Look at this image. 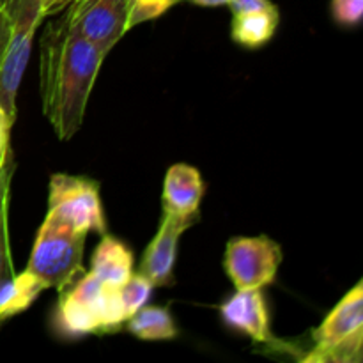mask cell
I'll list each match as a JSON object with an SVG mask.
<instances>
[{"label":"cell","instance_id":"obj_20","mask_svg":"<svg viewBox=\"0 0 363 363\" xmlns=\"http://www.w3.org/2000/svg\"><path fill=\"white\" fill-rule=\"evenodd\" d=\"M11 32H13V11L11 0H0V64H2L6 48L9 45Z\"/></svg>","mask_w":363,"mask_h":363},{"label":"cell","instance_id":"obj_11","mask_svg":"<svg viewBox=\"0 0 363 363\" xmlns=\"http://www.w3.org/2000/svg\"><path fill=\"white\" fill-rule=\"evenodd\" d=\"M206 184L201 172L188 163H174L165 174L162 190L163 213L174 216H201L199 208Z\"/></svg>","mask_w":363,"mask_h":363},{"label":"cell","instance_id":"obj_4","mask_svg":"<svg viewBox=\"0 0 363 363\" xmlns=\"http://www.w3.org/2000/svg\"><path fill=\"white\" fill-rule=\"evenodd\" d=\"M314 347L303 362L360 363L363 346V284L358 280L312 332Z\"/></svg>","mask_w":363,"mask_h":363},{"label":"cell","instance_id":"obj_6","mask_svg":"<svg viewBox=\"0 0 363 363\" xmlns=\"http://www.w3.org/2000/svg\"><path fill=\"white\" fill-rule=\"evenodd\" d=\"M46 216L85 234L106 233L99 184L84 176L53 174L50 177Z\"/></svg>","mask_w":363,"mask_h":363},{"label":"cell","instance_id":"obj_16","mask_svg":"<svg viewBox=\"0 0 363 363\" xmlns=\"http://www.w3.org/2000/svg\"><path fill=\"white\" fill-rule=\"evenodd\" d=\"M14 163L7 160L0 170V287L14 277L13 255H11L9 240V202H11V183H13Z\"/></svg>","mask_w":363,"mask_h":363},{"label":"cell","instance_id":"obj_13","mask_svg":"<svg viewBox=\"0 0 363 363\" xmlns=\"http://www.w3.org/2000/svg\"><path fill=\"white\" fill-rule=\"evenodd\" d=\"M279 7L252 13L233 14L230 23V38L240 46L248 50H259L268 45L279 27Z\"/></svg>","mask_w":363,"mask_h":363},{"label":"cell","instance_id":"obj_7","mask_svg":"<svg viewBox=\"0 0 363 363\" xmlns=\"http://www.w3.org/2000/svg\"><path fill=\"white\" fill-rule=\"evenodd\" d=\"M62 16L71 30L105 55L135 27L130 0H74Z\"/></svg>","mask_w":363,"mask_h":363},{"label":"cell","instance_id":"obj_15","mask_svg":"<svg viewBox=\"0 0 363 363\" xmlns=\"http://www.w3.org/2000/svg\"><path fill=\"white\" fill-rule=\"evenodd\" d=\"M124 325L131 335L140 340H149V342L174 340L179 335L176 321L167 307L145 305L140 311L135 312Z\"/></svg>","mask_w":363,"mask_h":363},{"label":"cell","instance_id":"obj_8","mask_svg":"<svg viewBox=\"0 0 363 363\" xmlns=\"http://www.w3.org/2000/svg\"><path fill=\"white\" fill-rule=\"evenodd\" d=\"M282 248L268 236H240L229 240L223 269L234 289H264L277 280Z\"/></svg>","mask_w":363,"mask_h":363},{"label":"cell","instance_id":"obj_17","mask_svg":"<svg viewBox=\"0 0 363 363\" xmlns=\"http://www.w3.org/2000/svg\"><path fill=\"white\" fill-rule=\"evenodd\" d=\"M152 286L144 275L140 273H133L123 286L119 287V296H121V303H123L124 314H126V321L135 314L137 311H140L142 307H145L151 298Z\"/></svg>","mask_w":363,"mask_h":363},{"label":"cell","instance_id":"obj_5","mask_svg":"<svg viewBox=\"0 0 363 363\" xmlns=\"http://www.w3.org/2000/svg\"><path fill=\"white\" fill-rule=\"evenodd\" d=\"M13 32L0 64V110L7 126L13 130L18 113V91L28 66L35 30L43 18L39 0H11Z\"/></svg>","mask_w":363,"mask_h":363},{"label":"cell","instance_id":"obj_18","mask_svg":"<svg viewBox=\"0 0 363 363\" xmlns=\"http://www.w3.org/2000/svg\"><path fill=\"white\" fill-rule=\"evenodd\" d=\"M179 0H130L131 6V18H133V25L145 23L149 20H156L162 14H165L167 11Z\"/></svg>","mask_w":363,"mask_h":363},{"label":"cell","instance_id":"obj_3","mask_svg":"<svg viewBox=\"0 0 363 363\" xmlns=\"http://www.w3.org/2000/svg\"><path fill=\"white\" fill-rule=\"evenodd\" d=\"M89 234L45 216L28 257L27 272L46 289L64 291L84 273V250Z\"/></svg>","mask_w":363,"mask_h":363},{"label":"cell","instance_id":"obj_2","mask_svg":"<svg viewBox=\"0 0 363 363\" xmlns=\"http://www.w3.org/2000/svg\"><path fill=\"white\" fill-rule=\"evenodd\" d=\"M126 323L119 287H108L92 273L60 291L53 328L66 339L117 332Z\"/></svg>","mask_w":363,"mask_h":363},{"label":"cell","instance_id":"obj_24","mask_svg":"<svg viewBox=\"0 0 363 363\" xmlns=\"http://www.w3.org/2000/svg\"><path fill=\"white\" fill-rule=\"evenodd\" d=\"M188 2L201 7H220V6H225L227 0H188Z\"/></svg>","mask_w":363,"mask_h":363},{"label":"cell","instance_id":"obj_19","mask_svg":"<svg viewBox=\"0 0 363 363\" xmlns=\"http://www.w3.org/2000/svg\"><path fill=\"white\" fill-rule=\"evenodd\" d=\"M332 18L340 27H357L362 21L363 0H332Z\"/></svg>","mask_w":363,"mask_h":363},{"label":"cell","instance_id":"obj_9","mask_svg":"<svg viewBox=\"0 0 363 363\" xmlns=\"http://www.w3.org/2000/svg\"><path fill=\"white\" fill-rule=\"evenodd\" d=\"M201 216H174L163 213L158 233L142 255L138 273L144 275L155 287H169L174 284L177 247L179 240L190 227L199 222Z\"/></svg>","mask_w":363,"mask_h":363},{"label":"cell","instance_id":"obj_21","mask_svg":"<svg viewBox=\"0 0 363 363\" xmlns=\"http://www.w3.org/2000/svg\"><path fill=\"white\" fill-rule=\"evenodd\" d=\"M225 6L230 7L233 14L252 13V11H264L277 7L272 0H227Z\"/></svg>","mask_w":363,"mask_h":363},{"label":"cell","instance_id":"obj_14","mask_svg":"<svg viewBox=\"0 0 363 363\" xmlns=\"http://www.w3.org/2000/svg\"><path fill=\"white\" fill-rule=\"evenodd\" d=\"M43 291H46L45 284L30 272L25 269L23 273H14V277L0 287V325L27 311Z\"/></svg>","mask_w":363,"mask_h":363},{"label":"cell","instance_id":"obj_22","mask_svg":"<svg viewBox=\"0 0 363 363\" xmlns=\"http://www.w3.org/2000/svg\"><path fill=\"white\" fill-rule=\"evenodd\" d=\"M9 135L11 128L6 124V119L2 116V110H0V170L6 165L7 160L11 158V149H9Z\"/></svg>","mask_w":363,"mask_h":363},{"label":"cell","instance_id":"obj_12","mask_svg":"<svg viewBox=\"0 0 363 363\" xmlns=\"http://www.w3.org/2000/svg\"><path fill=\"white\" fill-rule=\"evenodd\" d=\"M135 257L131 248L124 241L101 234V241L96 247L91 259V273L108 287H121L133 275Z\"/></svg>","mask_w":363,"mask_h":363},{"label":"cell","instance_id":"obj_23","mask_svg":"<svg viewBox=\"0 0 363 363\" xmlns=\"http://www.w3.org/2000/svg\"><path fill=\"white\" fill-rule=\"evenodd\" d=\"M73 2H74V0H39L43 18L60 14L62 11H66L67 7H69Z\"/></svg>","mask_w":363,"mask_h":363},{"label":"cell","instance_id":"obj_10","mask_svg":"<svg viewBox=\"0 0 363 363\" xmlns=\"http://www.w3.org/2000/svg\"><path fill=\"white\" fill-rule=\"evenodd\" d=\"M223 325L255 344H279L272 333V319L262 289H236L218 307Z\"/></svg>","mask_w":363,"mask_h":363},{"label":"cell","instance_id":"obj_1","mask_svg":"<svg viewBox=\"0 0 363 363\" xmlns=\"http://www.w3.org/2000/svg\"><path fill=\"white\" fill-rule=\"evenodd\" d=\"M39 92L43 113L60 140H69L84 123L105 53L67 27L64 16L41 38Z\"/></svg>","mask_w":363,"mask_h":363}]
</instances>
